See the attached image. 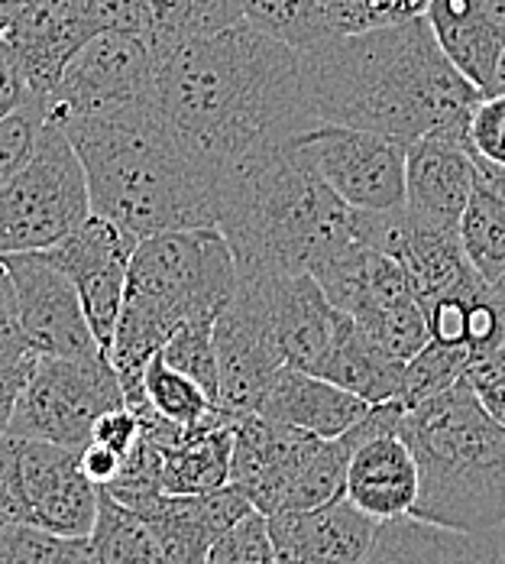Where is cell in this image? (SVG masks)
<instances>
[{
    "label": "cell",
    "mask_w": 505,
    "mask_h": 564,
    "mask_svg": "<svg viewBox=\"0 0 505 564\" xmlns=\"http://www.w3.org/2000/svg\"><path fill=\"white\" fill-rule=\"evenodd\" d=\"M156 101L218 170L321 123L305 95L301 53L246 20L175 46L160 62Z\"/></svg>",
    "instance_id": "cell-1"
},
{
    "label": "cell",
    "mask_w": 505,
    "mask_h": 564,
    "mask_svg": "<svg viewBox=\"0 0 505 564\" xmlns=\"http://www.w3.org/2000/svg\"><path fill=\"white\" fill-rule=\"evenodd\" d=\"M305 95L321 123L386 133L398 143H466L483 91L444 56L428 17L331 36L301 53Z\"/></svg>",
    "instance_id": "cell-2"
},
{
    "label": "cell",
    "mask_w": 505,
    "mask_h": 564,
    "mask_svg": "<svg viewBox=\"0 0 505 564\" xmlns=\"http://www.w3.org/2000/svg\"><path fill=\"white\" fill-rule=\"evenodd\" d=\"M62 127L81 156L95 215L136 240L218 227L221 170L178 137L160 101L108 117H78Z\"/></svg>",
    "instance_id": "cell-3"
},
{
    "label": "cell",
    "mask_w": 505,
    "mask_h": 564,
    "mask_svg": "<svg viewBox=\"0 0 505 564\" xmlns=\"http://www.w3.org/2000/svg\"><path fill=\"white\" fill-rule=\"evenodd\" d=\"M218 227L240 276L318 273L343 250L366 243L363 212L321 178L298 137L221 170Z\"/></svg>",
    "instance_id": "cell-4"
},
{
    "label": "cell",
    "mask_w": 505,
    "mask_h": 564,
    "mask_svg": "<svg viewBox=\"0 0 505 564\" xmlns=\"http://www.w3.org/2000/svg\"><path fill=\"white\" fill-rule=\"evenodd\" d=\"M240 285L237 257L221 227H185L143 237L133 250L127 295L111 347L127 405L143 409V370L172 332L201 315H221Z\"/></svg>",
    "instance_id": "cell-5"
},
{
    "label": "cell",
    "mask_w": 505,
    "mask_h": 564,
    "mask_svg": "<svg viewBox=\"0 0 505 564\" xmlns=\"http://www.w3.org/2000/svg\"><path fill=\"white\" fill-rule=\"evenodd\" d=\"M402 438L421 470L411 516L460 532H496L503 525L505 425L486 412L466 380L408 405Z\"/></svg>",
    "instance_id": "cell-6"
},
{
    "label": "cell",
    "mask_w": 505,
    "mask_h": 564,
    "mask_svg": "<svg viewBox=\"0 0 505 564\" xmlns=\"http://www.w3.org/2000/svg\"><path fill=\"white\" fill-rule=\"evenodd\" d=\"M91 215L81 156L65 127L46 117L33 156L0 188V257L50 250Z\"/></svg>",
    "instance_id": "cell-7"
},
{
    "label": "cell",
    "mask_w": 505,
    "mask_h": 564,
    "mask_svg": "<svg viewBox=\"0 0 505 564\" xmlns=\"http://www.w3.org/2000/svg\"><path fill=\"white\" fill-rule=\"evenodd\" d=\"M117 405H127V393L105 354L40 357L20 390L7 432L17 438L85 448L95 422Z\"/></svg>",
    "instance_id": "cell-8"
},
{
    "label": "cell",
    "mask_w": 505,
    "mask_h": 564,
    "mask_svg": "<svg viewBox=\"0 0 505 564\" xmlns=\"http://www.w3.org/2000/svg\"><path fill=\"white\" fill-rule=\"evenodd\" d=\"M160 56L146 36L98 33L65 65L58 85L43 98L46 117L68 123L78 117H108L156 101Z\"/></svg>",
    "instance_id": "cell-9"
},
{
    "label": "cell",
    "mask_w": 505,
    "mask_h": 564,
    "mask_svg": "<svg viewBox=\"0 0 505 564\" xmlns=\"http://www.w3.org/2000/svg\"><path fill=\"white\" fill-rule=\"evenodd\" d=\"M298 147L350 208L395 212L405 205V143L373 130L318 123L298 137Z\"/></svg>",
    "instance_id": "cell-10"
},
{
    "label": "cell",
    "mask_w": 505,
    "mask_h": 564,
    "mask_svg": "<svg viewBox=\"0 0 505 564\" xmlns=\"http://www.w3.org/2000/svg\"><path fill=\"white\" fill-rule=\"evenodd\" d=\"M215 347L221 370L218 409H224L233 419L256 415L285 360L273 335L263 295L253 280L240 276L233 299L215 318Z\"/></svg>",
    "instance_id": "cell-11"
},
{
    "label": "cell",
    "mask_w": 505,
    "mask_h": 564,
    "mask_svg": "<svg viewBox=\"0 0 505 564\" xmlns=\"http://www.w3.org/2000/svg\"><path fill=\"white\" fill-rule=\"evenodd\" d=\"M17 292V312L26 344L40 357H98L105 354L95 338L78 289L46 250L0 257Z\"/></svg>",
    "instance_id": "cell-12"
},
{
    "label": "cell",
    "mask_w": 505,
    "mask_h": 564,
    "mask_svg": "<svg viewBox=\"0 0 505 564\" xmlns=\"http://www.w3.org/2000/svg\"><path fill=\"white\" fill-rule=\"evenodd\" d=\"M136 237L101 215H91L78 230H72L56 247H50V260L75 282L85 318L101 344L105 357L111 360L123 295H127V273L136 250Z\"/></svg>",
    "instance_id": "cell-13"
},
{
    "label": "cell",
    "mask_w": 505,
    "mask_h": 564,
    "mask_svg": "<svg viewBox=\"0 0 505 564\" xmlns=\"http://www.w3.org/2000/svg\"><path fill=\"white\" fill-rule=\"evenodd\" d=\"M246 280L256 282L263 295L282 360L318 373L350 328V315L337 308L311 273H260Z\"/></svg>",
    "instance_id": "cell-14"
},
{
    "label": "cell",
    "mask_w": 505,
    "mask_h": 564,
    "mask_svg": "<svg viewBox=\"0 0 505 564\" xmlns=\"http://www.w3.org/2000/svg\"><path fill=\"white\" fill-rule=\"evenodd\" d=\"M23 480L30 525L88 539L98 522L101 487L81 470V448L23 438Z\"/></svg>",
    "instance_id": "cell-15"
},
{
    "label": "cell",
    "mask_w": 505,
    "mask_h": 564,
    "mask_svg": "<svg viewBox=\"0 0 505 564\" xmlns=\"http://www.w3.org/2000/svg\"><path fill=\"white\" fill-rule=\"evenodd\" d=\"M318 442V435L273 422L260 412L237 419L230 487H237L256 512L276 516L285 507L292 480L298 477L305 457Z\"/></svg>",
    "instance_id": "cell-16"
},
{
    "label": "cell",
    "mask_w": 505,
    "mask_h": 564,
    "mask_svg": "<svg viewBox=\"0 0 505 564\" xmlns=\"http://www.w3.org/2000/svg\"><path fill=\"white\" fill-rule=\"evenodd\" d=\"M127 507L143 516V522L160 539L172 564H208L211 549L227 529L256 512L253 503L237 490L221 487L215 494H153L130 500Z\"/></svg>",
    "instance_id": "cell-17"
},
{
    "label": "cell",
    "mask_w": 505,
    "mask_h": 564,
    "mask_svg": "<svg viewBox=\"0 0 505 564\" xmlns=\"http://www.w3.org/2000/svg\"><path fill=\"white\" fill-rule=\"evenodd\" d=\"M143 435L163 454L166 494H215L230 484L233 425L237 419L215 409L195 425H175L156 412L140 415Z\"/></svg>",
    "instance_id": "cell-18"
},
{
    "label": "cell",
    "mask_w": 505,
    "mask_h": 564,
    "mask_svg": "<svg viewBox=\"0 0 505 564\" xmlns=\"http://www.w3.org/2000/svg\"><path fill=\"white\" fill-rule=\"evenodd\" d=\"M270 539L276 564H366L380 522L347 497L318 509L276 512Z\"/></svg>",
    "instance_id": "cell-19"
},
{
    "label": "cell",
    "mask_w": 505,
    "mask_h": 564,
    "mask_svg": "<svg viewBox=\"0 0 505 564\" xmlns=\"http://www.w3.org/2000/svg\"><path fill=\"white\" fill-rule=\"evenodd\" d=\"M480 182L476 160L466 143L425 137L408 143L405 163V212L428 227L457 230Z\"/></svg>",
    "instance_id": "cell-20"
},
{
    "label": "cell",
    "mask_w": 505,
    "mask_h": 564,
    "mask_svg": "<svg viewBox=\"0 0 505 564\" xmlns=\"http://www.w3.org/2000/svg\"><path fill=\"white\" fill-rule=\"evenodd\" d=\"M350 435L356 448L347 467V500L376 522L411 516L421 494V470L402 432L366 435L356 422Z\"/></svg>",
    "instance_id": "cell-21"
},
{
    "label": "cell",
    "mask_w": 505,
    "mask_h": 564,
    "mask_svg": "<svg viewBox=\"0 0 505 564\" xmlns=\"http://www.w3.org/2000/svg\"><path fill=\"white\" fill-rule=\"evenodd\" d=\"M428 23L444 56L483 95H493L505 53V0H431Z\"/></svg>",
    "instance_id": "cell-22"
},
{
    "label": "cell",
    "mask_w": 505,
    "mask_h": 564,
    "mask_svg": "<svg viewBox=\"0 0 505 564\" xmlns=\"http://www.w3.org/2000/svg\"><path fill=\"white\" fill-rule=\"evenodd\" d=\"M91 36V26L72 0H46L0 33V40L20 58L36 98H46L56 88L65 65Z\"/></svg>",
    "instance_id": "cell-23"
},
{
    "label": "cell",
    "mask_w": 505,
    "mask_h": 564,
    "mask_svg": "<svg viewBox=\"0 0 505 564\" xmlns=\"http://www.w3.org/2000/svg\"><path fill=\"white\" fill-rule=\"evenodd\" d=\"M370 409H373V402L360 399L356 393L337 387L318 373L285 364L266 390L260 415L282 422V425H292L298 432L318 435V438H340Z\"/></svg>",
    "instance_id": "cell-24"
},
{
    "label": "cell",
    "mask_w": 505,
    "mask_h": 564,
    "mask_svg": "<svg viewBox=\"0 0 505 564\" xmlns=\"http://www.w3.org/2000/svg\"><path fill=\"white\" fill-rule=\"evenodd\" d=\"M366 564H505L496 532H460L421 516L380 522Z\"/></svg>",
    "instance_id": "cell-25"
},
{
    "label": "cell",
    "mask_w": 505,
    "mask_h": 564,
    "mask_svg": "<svg viewBox=\"0 0 505 564\" xmlns=\"http://www.w3.org/2000/svg\"><path fill=\"white\" fill-rule=\"evenodd\" d=\"M318 377L331 380L337 387L356 393L366 402H402L405 387V360L393 357L386 347H380L353 318L343 338L337 340L331 357L318 370Z\"/></svg>",
    "instance_id": "cell-26"
},
{
    "label": "cell",
    "mask_w": 505,
    "mask_h": 564,
    "mask_svg": "<svg viewBox=\"0 0 505 564\" xmlns=\"http://www.w3.org/2000/svg\"><path fill=\"white\" fill-rule=\"evenodd\" d=\"M88 542L98 564H172L153 529L143 522V516L120 503L105 487H101L98 522Z\"/></svg>",
    "instance_id": "cell-27"
},
{
    "label": "cell",
    "mask_w": 505,
    "mask_h": 564,
    "mask_svg": "<svg viewBox=\"0 0 505 564\" xmlns=\"http://www.w3.org/2000/svg\"><path fill=\"white\" fill-rule=\"evenodd\" d=\"M460 243L483 280L493 282L505 273V198L483 178L460 218Z\"/></svg>",
    "instance_id": "cell-28"
},
{
    "label": "cell",
    "mask_w": 505,
    "mask_h": 564,
    "mask_svg": "<svg viewBox=\"0 0 505 564\" xmlns=\"http://www.w3.org/2000/svg\"><path fill=\"white\" fill-rule=\"evenodd\" d=\"M243 20L298 53L334 36L325 0H243Z\"/></svg>",
    "instance_id": "cell-29"
},
{
    "label": "cell",
    "mask_w": 505,
    "mask_h": 564,
    "mask_svg": "<svg viewBox=\"0 0 505 564\" xmlns=\"http://www.w3.org/2000/svg\"><path fill=\"white\" fill-rule=\"evenodd\" d=\"M353 448H356V442L350 432L340 438H321L305 457L298 477L292 480L282 512L318 509L334 503V500H343L347 497V467H350Z\"/></svg>",
    "instance_id": "cell-30"
},
{
    "label": "cell",
    "mask_w": 505,
    "mask_h": 564,
    "mask_svg": "<svg viewBox=\"0 0 505 564\" xmlns=\"http://www.w3.org/2000/svg\"><path fill=\"white\" fill-rule=\"evenodd\" d=\"M143 399L156 415H163L175 425H195L218 409V402L191 377L168 367L163 354H156L143 370Z\"/></svg>",
    "instance_id": "cell-31"
},
{
    "label": "cell",
    "mask_w": 505,
    "mask_h": 564,
    "mask_svg": "<svg viewBox=\"0 0 505 564\" xmlns=\"http://www.w3.org/2000/svg\"><path fill=\"white\" fill-rule=\"evenodd\" d=\"M215 318L218 315H201V318L178 325L160 354L166 357L168 367L191 377L205 393L218 402L221 370H218V347H215Z\"/></svg>",
    "instance_id": "cell-32"
},
{
    "label": "cell",
    "mask_w": 505,
    "mask_h": 564,
    "mask_svg": "<svg viewBox=\"0 0 505 564\" xmlns=\"http://www.w3.org/2000/svg\"><path fill=\"white\" fill-rule=\"evenodd\" d=\"M466 367H470V347L428 340V344L405 364L402 402H405V405H418V402H425V399H431V395L444 393L450 387H457L460 380H466Z\"/></svg>",
    "instance_id": "cell-33"
},
{
    "label": "cell",
    "mask_w": 505,
    "mask_h": 564,
    "mask_svg": "<svg viewBox=\"0 0 505 564\" xmlns=\"http://www.w3.org/2000/svg\"><path fill=\"white\" fill-rule=\"evenodd\" d=\"M3 558L7 564H98L88 539L58 535L30 522L3 525Z\"/></svg>",
    "instance_id": "cell-34"
},
{
    "label": "cell",
    "mask_w": 505,
    "mask_h": 564,
    "mask_svg": "<svg viewBox=\"0 0 505 564\" xmlns=\"http://www.w3.org/2000/svg\"><path fill=\"white\" fill-rule=\"evenodd\" d=\"M146 40L153 43L160 62L198 33H211L208 0H143Z\"/></svg>",
    "instance_id": "cell-35"
},
{
    "label": "cell",
    "mask_w": 505,
    "mask_h": 564,
    "mask_svg": "<svg viewBox=\"0 0 505 564\" xmlns=\"http://www.w3.org/2000/svg\"><path fill=\"white\" fill-rule=\"evenodd\" d=\"M428 7L431 0H325L334 36L418 20V17H428Z\"/></svg>",
    "instance_id": "cell-36"
},
{
    "label": "cell",
    "mask_w": 505,
    "mask_h": 564,
    "mask_svg": "<svg viewBox=\"0 0 505 564\" xmlns=\"http://www.w3.org/2000/svg\"><path fill=\"white\" fill-rule=\"evenodd\" d=\"M43 127H46L43 98H30L23 108H17L0 120V188L33 156Z\"/></svg>",
    "instance_id": "cell-37"
},
{
    "label": "cell",
    "mask_w": 505,
    "mask_h": 564,
    "mask_svg": "<svg viewBox=\"0 0 505 564\" xmlns=\"http://www.w3.org/2000/svg\"><path fill=\"white\" fill-rule=\"evenodd\" d=\"M208 564H276L270 519L263 512H250L246 519H240L218 539Z\"/></svg>",
    "instance_id": "cell-38"
},
{
    "label": "cell",
    "mask_w": 505,
    "mask_h": 564,
    "mask_svg": "<svg viewBox=\"0 0 505 564\" xmlns=\"http://www.w3.org/2000/svg\"><path fill=\"white\" fill-rule=\"evenodd\" d=\"M40 354L26 344L17 312V292L0 263V377H30Z\"/></svg>",
    "instance_id": "cell-39"
},
{
    "label": "cell",
    "mask_w": 505,
    "mask_h": 564,
    "mask_svg": "<svg viewBox=\"0 0 505 564\" xmlns=\"http://www.w3.org/2000/svg\"><path fill=\"white\" fill-rule=\"evenodd\" d=\"M466 150L480 163L505 166V91H493L480 98L476 111L470 117Z\"/></svg>",
    "instance_id": "cell-40"
},
{
    "label": "cell",
    "mask_w": 505,
    "mask_h": 564,
    "mask_svg": "<svg viewBox=\"0 0 505 564\" xmlns=\"http://www.w3.org/2000/svg\"><path fill=\"white\" fill-rule=\"evenodd\" d=\"M0 522H30V500L23 480V438L0 435Z\"/></svg>",
    "instance_id": "cell-41"
},
{
    "label": "cell",
    "mask_w": 505,
    "mask_h": 564,
    "mask_svg": "<svg viewBox=\"0 0 505 564\" xmlns=\"http://www.w3.org/2000/svg\"><path fill=\"white\" fill-rule=\"evenodd\" d=\"M85 23L91 26V33H136L146 36V10L143 0H72Z\"/></svg>",
    "instance_id": "cell-42"
},
{
    "label": "cell",
    "mask_w": 505,
    "mask_h": 564,
    "mask_svg": "<svg viewBox=\"0 0 505 564\" xmlns=\"http://www.w3.org/2000/svg\"><path fill=\"white\" fill-rule=\"evenodd\" d=\"M140 438H143V419L130 405H117L111 412H105L95 422V432H91L95 445H105V448H111L120 457H127V454L133 452L140 445Z\"/></svg>",
    "instance_id": "cell-43"
},
{
    "label": "cell",
    "mask_w": 505,
    "mask_h": 564,
    "mask_svg": "<svg viewBox=\"0 0 505 564\" xmlns=\"http://www.w3.org/2000/svg\"><path fill=\"white\" fill-rule=\"evenodd\" d=\"M30 98H36V95L30 88V78H26L20 58L13 56V50L0 40V120L17 108H23Z\"/></svg>",
    "instance_id": "cell-44"
},
{
    "label": "cell",
    "mask_w": 505,
    "mask_h": 564,
    "mask_svg": "<svg viewBox=\"0 0 505 564\" xmlns=\"http://www.w3.org/2000/svg\"><path fill=\"white\" fill-rule=\"evenodd\" d=\"M120 467H123V457L113 454L111 448H105V445L88 442V445L81 448V470H85L98 487H111L113 480H117V474H120Z\"/></svg>",
    "instance_id": "cell-45"
},
{
    "label": "cell",
    "mask_w": 505,
    "mask_h": 564,
    "mask_svg": "<svg viewBox=\"0 0 505 564\" xmlns=\"http://www.w3.org/2000/svg\"><path fill=\"white\" fill-rule=\"evenodd\" d=\"M208 20H211V33L240 23L243 20V0H208Z\"/></svg>",
    "instance_id": "cell-46"
},
{
    "label": "cell",
    "mask_w": 505,
    "mask_h": 564,
    "mask_svg": "<svg viewBox=\"0 0 505 564\" xmlns=\"http://www.w3.org/2000/svg\"><path fill=\"white\" fill-rule=\"evenodd\" d=\"M476 395H480V402L486 405V412H490L499 425H505V387H483V390H476Z\"/></svg>",
    "instance_id": "cell-47"
},
{
    "label": "cell",
    "mask_w": 505,
    "mask_h": 564,
    "mask_svg": "<svg viewBox=\"0 0 505 564\" xmlns=\"http://www.w3.org/2000/svg\"><path fill=\"white\" fill-rule=\"evenodd\" d=\"M476 172H480V178H483L490 188H496L505 198V166H490V163H480V160H476Z\"/></svg>",
    "instance_id": "cell-48"
},
{
    "label": "cell",
    "mask_w": 505,
    "mask_h": 564,
    "mask_svg": "<svg viewBox=\"0 0 505 564\" xmlns=\"http://www.w3.org/2000/svg\"><path fill=\"white\" fill-rule=\"evenodd\" d=\"M490 292H493V299H496V305H499V312H503V318H505V273L490 285Z\"/></svg>",
    "instance_id": "cell-49"
},
{
    "label": "cell",
    "mask_w": 505,
    "mask_h": 564,
    "mask_svg": "<svg viewBox=\"0 0 505 564\" xmlns=\"http://www.w3.org/2000/svg\"><path fill=\"white\" fill-rule=\"evenodd\" d=\"M493 91H505V53L499 58V68H496V85H493Z\"/></svg>",
    "instance_id": "cell-50"
},
{
    "label": "cell",
    "mask_w": 505,
    "mask_h": 564,
    "mask_svg": "<svg viewBox=\"0 0 505 564\" xmlns=\"http://www.w3.org/2000/svg\"><path fill=\"white\" fill-rule=\"evenodd\" d=\"M496 539H499V549H503V555H505V522L496 529Z\"/></svg>",
    "instance_id": "cell-51"
},
{
    "label": "cell",
    "mask_w": 505,
    "mask_h": 564,
    "mask_svg": "<svg viewBox=\"0 0 505 564\" xmlns=\"http://www.w3.org/2000/svg\"><path fill=\"white\" fill-rule=\"evenodd\" d=\"M3 525L7 522H0V564H7V558H3Z\"/></svg>",
    "instance_id": "cell-52"
}]
</instances>
